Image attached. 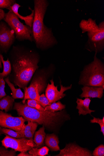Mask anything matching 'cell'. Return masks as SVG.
I'll return each mask as SVG.
<instances>
[{"label":"cell","instance_id":"e575fe53","mask_svg":"<svg viewBox=\"0 0 104 156\" xmlns=\"http://www.w3.org/2000/svg\"><path fill=\"white\" fill-rule=\"evenodd\" d=\"M2 133H3L2 132L1 130H0V135H1Z\"/></svg>","mask_w":104,"mask_h":156},{"label":"cell","instance_id":"5bb4252c","mask_svg":"<svg viewBox=\"0 0 104 156\" xmlns=\"http://www.w3.org/2000/svg\"><path fill=\"white\" fill-rule=\"evenodd\" d=\"M21 7V6L20 5L16 3L10 7L8 9L12 11L16 14L19 19L24 20L26 25L32 27L34 15V10L32 9L30 7H29V9L31 11V13L29 15L23 16L21 15L19 13V8Z\"/></svg>","mask_w":104,"mask_h":156},{"label":"cell","instance_id":"7c38bea8","mask_svg":"<svg viewBox=\"0 0 104 156\" xmlns=\"http://www.w3.org/2000/svg\"><path fill=\"white\" fill-rule=\"evenodd\" d=\"M57 156H92V152L87 148L82 147L75 143L67 144Z\"/></svg>","mask_w":104,"mask_h":156},{"label":"cell","instance_id":"8992f818","mask_svg":"<svg viewBox=\"0 0 104 156\" xmlns=\"http://www.w3.org/2000/svg\"><path fill=\"white\" fill-rule=\"evenodd\" d=\"M97 54L95 52L94 61L84 66L79 83L84 86L104 88V65Z\"/></svg>","mask_w":104,"mask_h":156},{"label":"cell","instance_id":"1f68e13d","mask_svg":"<svg viewBox=\"0 0 104 156\" xmlns=\"http://www.w3.org/2000/svg\"><path fill=\"white\" fill-rule=\"evenodd\" d=\"M5 15V13L4 11L2 9H0V21L4 19Z\"/></svg>","mask_w":104,"mask_h":156},{"label":"cell","instance_id":"4316f807","mask_svg":"<svg viewBox=\"0 0 104 156\" xmlns=\"http://www.w3.org/2000/svg\"><path fill=\"white\" fill-rule=\"evenodd\" d=\"M16 155V151L14 149H11L10 151L3 147H0V156H15Z\"/></svg>","mask_w":104,"mask_h":156},{"label":"cell","instance_id":"7402d4cb","mask_svg":"<svg viewBox=\"0 0 104 156\" xmlns=\"http://www.w3.org/2000/svg\"><path fill=\"white\" fill-rule=\"evenodd\" d=\"M49 149L46 146L40 148L34 147L29 150L28 153L32 156H45L48 155Z\"/></svg>","mask_w":104,"mask_h":156},{"label":"cell","instance_id":"836d02e7","mask_svg":"<svg viewBox=\"0 0 104 156\" xmlns=\"http://www.w3.org/2000/svg\"><path fill=\"white\" fill-rule=\"evenodd\" d=\"M2 54L0 53V69H2V62L1 58V55Z\"/></svg>","mask_w":104,"mask_h":156},{"label":"cell","instance_id":"44dd1931","mask_svg":"<svg viewBox=\"0 0 104 156\" xmlns=\"http://www.w3.org/2000/svg\"><path fill=\"white\" fill-rule=\"evenodd\" d=\"M1 58L3 64V72L0 73V78L5 79L10 74L12 71L11 66L8 58L6 61L4 60L3 56L2 55H1Z\"/></svg>","mask_w":104,"mask_h":156},{"label":"cell","instance_id":"6da1fadb","mask_svg":"<svg viewBox=\"0 0 104 156\" xmlns=\"http://www.w3.org/2000/svg\"><path fill=\"white\" fill-rule=\"evenodd\" d=\"M12 71L10 81L23 90L31 80L39 66L40 56L33 49L23 45L14 46L9 55Z\"/></svg>","mask_w":104,"mask_h":156},{"label":"cell","instance_id":"d6986e66","mask_svg":"<svg viewBox=\"0 0 104 156\" xmlns=\"http://www.w3.org/2000/svg\"><path fill=\"white\" fill-rule=\"evenodd\" d=\"M14 104V100L12 97L6 96L0 100V110L7 112L13 109Z\"/></svg>","mask_w":104,"mask_h":156},{"label":"cell","instance_id":"cb8c5ba5","mask_svg":"<svg viewBox=\"0 0 104 156\" xmlns=\"http://www.w3.org/2000/svg\"><path fill=\"white\" fill-rule=\"evenodd\" d=\"M24 127L20 131H15L10 129H9L5 128L2 129L1 131L3 133L11 137L15 138H20L24 137Z\"/></svg>","mask_w":104,"mask_h":156},{"label":"cell","instance_id":"9a60e30c","mask_svg":"<svg viewBox=\"0 0 104 156\" xmlns=\"http://www.w3.org/2000/svg\"><path fill=\"white\" fill-rule=\"evenodd\" d=\"M91 100L90 98H86L84 100L77 98V109L78 110L79 115H86L87 114L91 115V113L94 112L95 110H91L89 108Z\"/></svg>","mask_w":104,"mask_h":156},{"label":"cell","instance_id":"30bf717a","mask_svg":"<svg viewBox=\"0 0 104 156\" xmlns=\"http://www.w3.org/2000/svg\"><path fill=\"white\" fill-rule=\"evenodd\" d=\"M26 121L22 116L14 117L0 110V127L20 131L23 129Z\"/></svg>","mask_w":104,"mask_h":156},{"label":"cell","instance_id":"f1b7e54d","mask_svg":"<svg viewBox=\"0 0 104 156\" xmlns=\"http://www.w3.org/2000/svg\"><path fill=\"white\" fill-rule=\"evenodd\" d=\"M94 119L91 120V123H97L99 124L100 126L101 130L103 136H104V117H103L102 119H100L99 118H97L93 117Z\"/></svg>","mask_w":104,"mask_h":156},{"label":"cell","instance_id":"d6a6232c","mask_svg":"<svg viewBox=\"0 0 104 156\" xmlns=\"http://www.w3.org/2000/svg\"><path fill=\"white\" fill-rule=\"evenodd\" d=\"M18 156H32V155L27 152H21L20 153L17 155Z\"/></svg>","mask_w":104,"mask_h":156},{"label":"cell","instance_id":"83f0119b","mask_svg":"<svg viewBox=\"0 0 104 156\" xmlns=\"http://www.w3.org/2000/svg\"><path fill=\"white\" fill-rule=\"evenodd\" d=\"M38 103L44 108L51 104L45 95L43 94L40 95L39 98Z\"/></svg>","mask_w":104,"mask_h":156},{"label":"cell","instance_id":"277c9868","mask_svg":"<svg viewBox=\"0 0 104 156\" xmlns=\"http://www.w3.org/2000/svg\"><path fill=\"white\" fill-rule=\"evenodd\" d=\"M79 27L82 33H86L87 35L85 48L97 54L102 51L104 49V21L98 25L95 20L91 18L87 20L83 19Z\"/></svg>","mask_w":104,"mask_h":156},{"label":"cell","instance_id":"ffe728a7","mask_svg":"<svg viewBox=\"0 0 104 156\" xmlns=\"http://www.w3.org/2000/svg\"><path fill=\"white\" fill-rule=\"evenodd\" d=\"M4 80L8 85L12 92V97L14 100L16 99H23L24 98V94L21 90V88H16L15 87L14 85L10 81L9 76L5 78Z\"/></svg>","mask_w":104,"mask_h":156},{"label":"cell","instance_id":"4fadbf2b","mask_svg":"<svg viewBox=\"0 0 104 156\" xmlns=\"http://www.w3.org/2000/svg\"><path fill=\"white\" fill-rule=\"evenodd\" d=\"M81 98H101L103 94L104 88L102 87L84 86L82 88Z\"/></svg>","mask_w":104,"mask_h":156},{"label":"cell","instance_id":"3957f363","mask_svg":"<svg viewBox=\"0 0 104 156\" xmlns=\"http://www.w3.org/2000/svg\"><path fill=\"white\" fill-rule=\"evenodd\" d=\"M34 15L32 27L34 41L37 48L47 50L58 44L52 28L47 27L44 19L49 5L47 0H34Z\"/></svg>","mask_w":104,"mask_h":156},{"label":"cell","instance_id":"603a6c76","mask_svg":"<svg viewBox=\"0 0 104 156\" xmlns=\"http://www.w3.org/2000/svg\"><path fill=\"white\" fill-rule=\"evenodd\" d=\"M66 105L59 101L57 102L53 103L44 108L45 110L52 112L61 111L66 108Z\"/></svg>","mask_w":104,"mask_h":156},{"label":"cell","instance_id":"52a82bcc","mask_svg":"<svg viewBox=\"0 0 104 156\" xmlns=\"http://www.w3.org/2000/svg\"><path fill=\"white\" fill-rule=\"evenodd\" d=\"M4 21L7 24L15 34L16 39L19 41L27 40L34 41L32 27L24 25L19 18L10 10L5 13Z\"/></svg>","mask_w":104,"mask_h":156},{"label":"cell","instance_id":"9c48e42d","mask_svg":"<svg viewBox=\"0 0 104 156\" xmlns=\"http://www.w3.org/2000/svg\"><path fill=\"white\" fill-rule=\"evenodd\" d=\"M16 39L15 34L7 24L0 22V50L7 53Z\"/></svg>","mask_w":104,"mask_h":156},{"label":"cell","instance_id":"ac0fdd59","mask_svg":"<svg viewBox=\"0 0 104 156\" xmlns=\"http://www.w3.org/2000/svg\"><path fill=\"white\" fill-rule=\"evenodd\" d=\"M45 128L43 126L37 131L35 132L34 141L35 144V148H40L44 145L46 133L45 131Z\"/></svg>","mask_w":104,"mask_h":156},{"label":"cell","instance_id":"f546056e","mask_svg":"<svg viewBox=\"0 0 104 156\" xmlns=\"http://www.w3.org/2000/svg\"><path fill=\"white\" fill-rule=\"evenodd\" d=\"M5 83L4 79L0 78V100L7 96L5 91Z\"/></svg>","mask_w":104,"mask_h":156},{"label":"cell","instance_id":"d4e9b609","mask_svg":"<svg viewBox=\"0 0 104 156\" xmlns=\"http://www.w3.org/2000/svg\"><path fill=\"white\" fill-rule=\"evenodd\" d=\"M27 105L31 107L36 109L40 111H46L44 108L41 106L36 100L29 99L27 101Z\"/></svg>","mask_w":104,"mask_h":156},{"label":"cell","instance_id":"5b68a950","mask_svg":"<svg viewBox=\"0 0 104 156\" xmlns=\"http://www.w3.org/2000/svg\"><path fill=\"white\" fill-rule=\"evenodd\" d=\"M55 66L53 64L48 66L36 70L32 79L30 86L24 90V98L22 103L24 104L26 100L32 99L38 101L40 94L46 90L48 80L54 73Z\"/></svg>","mask_w":104,"mask_h":156},{"label":"cell","instance_id":"484cf974","mask_svg":"<svg viewBox=\"0 0 104 156\" xmlns=\"http://www.w3.org/2000/svg\"><path fill=\"white\" fill-rule=\"evenodd\" d=\"M16 3L15 0H0V9H8Z\"/></svg>","mask_w":104,"mask_h":156},{"label":"cell","instance_id":"2e32d148","mask_svg":"<svg viewBox=\"0 0 104 156\" xmlns=\"http://www.w3.org/2000/svg\"><path fill=\"white\" fill-rule=\"evenodd\" d=\"M44 142L45 144L52 151H57L61 150L59 146V138L54 133L46 135Z\"/></svg>","mask_w":104,"mask_h":156},{"label":"cell","instance_id":"8fae6325","mask_svg":"<svg viewBox=\"0 0 104 156\" xmlns=\"http://www.w3.org/2000/svg\"><path fill=\"white\" fill-rule=\"evenodd\" d=\"M50 81L51 84L48 83L47 85L45 90V95L51 104L61 100L66 96V94H64V92L70 89L72 87V84L69 87H64L61 83V90L59 91L58 86H55L53 79L50 80Z\"/></svg>","mask_w":104,"mask_h":156},{"label":"cell","instance_id":"ba28073f","mask_svg":"<svg viewBox=\"0 0 104 156\" xmlns=\"http://www.w3.org/2000/svg\"><path fill=\"white\" fill-rule=\"evenodd\" d=\"M2 143V146L6 148H10L16 151L27 152L35 147L34 140L25 137L14 138L7 134Z\"/></svg>","mask_w":104,"mask_h":156},{"label":"cell","instance_id":"7a4b0ae2","mask_svg":"<svg viewBox=\"0 0 104 156\" xmlns=\"http://www.w3.org/2000/svg\"><path fill=\"white\" fill-rule=\"evenodd\" d=\"M13 109L16 111L19 116H22L27 121L37 122L42 125L47 130L57 133L71 118L65 109L55 112L40 111L28 106L26 101L24 104L22 102L15 103Z\"/></svg>","mask_w":104,"mask_h":156},{"label":"cell","instance_id":"4dcf8cb0","mask_svg":"<svg viewBox=\"0 0 104 156\" xmlns=\"http://www.w3.org/2000/svg\"><path fill=\"white\" fill-rule=\"evenodd\" d=\"M92 155L94 156H104V146L101 144L96 147L92 153Z\"/></svg>","mask_w":104,"mask_h":156},{"label":"cell","instance_id":"e0dca14e","mask_svg":"<svg viewBox=\"0 0 104 156\" xmlns=\"http://www.w3.org/2000/svg\"><path fill=\"white\" fill-rule=\"evenodd\" d=\"M38 125V124L37 122L28 121L27 124L25 125L24 127V137L34 140V134Z\"/></svg>","mask_w":104,"mask_h":156}]
</instances>
